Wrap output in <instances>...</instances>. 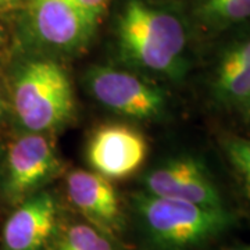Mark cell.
Instances as JSON below:
<instances>
[{
	"instance_id": "6da1fadb",
	"label": "cell",
	"mask_w": 250,
	"mask_h": 250,
	"mask_svg": "<svg viewBox=\"0 0 250 250\" xmlns=\"http://www.w3.org/2000/svg\"><path fill=\"white\" fill-rule=\"evenodd\" d=\"M118 49L125 62L168 78L187 71L188 32L175 13L129 0L118 18Z\"/></svg>"
},
{
	"instance_id": "7a4b0ae2",
	"label": "cell",
	"mask_w": 250,
	"mask_h": 250,
	"mask_svg": "<svg viewBox=\"0 0 250 250\" xmlns=\"http://www.w3.org/2000/svg\"><path fill=\"white\" fill-rule=\"evenodd\" d=\"M134 207L149 241L160 250H192L213 241L233 224L225 207L160 197L134 196Z\"/></svg>"
},
{
	"instance_id": "3957f363",
	"label": "cell",
	"mask_w": 250,
	"mask_h": 250,
	"mask_svg": "<svg viewBox=\"0 0 250 250\" xmlns=\"http://www.w3.org/2000/svg\"><path fill=\"white\" fill-rule=\"evenodd\" d=\"M13 103L20 123L31 132L52 131L74 114V92L65 71L57 62L35 60L18 72Z\"/></svg>"
},
{
	"instance_id": "277c9868",
	"label": "cell",
	"mask_w": 250,
	"mask_h": 250,
	"mask_svg": "<svg viewBox=\"0 0 250 250\" xmlns=\"http://www.w3.org/2000/svg\"><path fill=\"white\" fill-rule=\"evenodd\" d=\"M88 86L100 104L136 120H153L164 114V92L131 72L96 67L88 74Z\"/></svg>"
},
{
	"instance_id": "5b68a950",
	"label": "cell",
	"mask_w": 250,
	"mask_h": 250,
	"mask_svg": "<svg viewBox=\"0 0 250 250\" xmlns=\"http://www.w3.org/2000/svg\"><path fill=\"white\" fill-rule=\"evenodd\" d=\"M60 167L49 139L36 132L22 136L7 152L4 195L10 202H22L53 178Z\"/></svg>"
},
{
	"instance_id": "8992f818",
	"label": "cell",
	"mask_w": 250,
	"mask_h": 250,
	"mask_svg": "<svg viewBox=\"0 0 250 250\" xmlns=\"http://www.w3.org/2000/svg\"><path fill=\"white\" fill-rule=\"evenodd\" d=\"M143 185L154 196L223 207V199L205 166L193 157H178L150 171Z\"/></svg>"
},
{
	"instance_id": "52a82bcc",
	"label": "cell",
	"mask_w": 250,
	"mask_h": 250,
	"mask_svg": "<svg viewBox=\"0 0 250 250\" xmlns=\"http://www.w3.org/2000/svg\"><path fill=\"white\" fill-rule=\"evenodd\" d=\"M147 143L143 135L125 125H103L96 129L86 149L93 170L110 178H125L146 159Z\"/></svg>"
},
{
	"instance_id": "ba28073f",
	"label": "cell",
	"mask_w": 250,
	"mask_h": 250,
	"mask_svg": "<svg viewBox=\"0 0 250 250\" xmlns=\"http://www.w3.org/2000/svg\"><path fill=\"white\" fill-rule=\"evenodd\" d=\"M31 20L38 38L62 52L83 47L98 27L74 0H32Z\"/></svg>"
},
{
	"instance_id": "9c48e42d",
	"label": "cell",
	"mask_w": 250,
	"mask_h": 250,
	"mask_svg": "<svg viewBox=\"0 0 250 250\" xmlns=\"http://www.w3.org/2000/svg\"><path fill=\"white\" fill-rule=\"evenodd\" d=\"M65 188L71 203L90 225L107 236L121 231L120 199L107 177L96 171H72L65 179Z\"/></svg>"
},
{
	"instance_id": "30bf717a",
	"label": "cell",
	"mask_w": 250,
	"mask_h": 250,
	"mask_svg": "<svg viewBox=\"0 0 250 250\" xmlns=\"http://www.w3.org/2000/svg\"><path fill=\"white\" fill-rule=\"evenodd\" d=\"M57 205L47 193L31 195L11 213L1 231L0 250H43L53 236Z\"/></svg>"
},
{
	"instance_id": "8fae6325",
	"label": "cell",
	"mask_w": 250,
	"mask_h": 250,
	"mask_svg": "<svg viewBox=\"0 0 250 250\" xmlns=\"http://www.w3.org/2000/svg\"><path fill=\"white\" fill-rule=\"evenodd\" d=\"M211 96L225 107L245 106L250 98V28L225 46L210 82Z\"/></svg>"
},
{
	"instance_id": "7c38bea8",
	"label": "cell",
	"mask_w": 250,
	"mask_h": 250,
	"mask_svg": "<svg viewBox=\"0 0 250 250\" xmlns=\"http://www.w3.org/2000/svg\"><path fill=\"white\" fill-rule=\"evenodd\" d=\"M195 17L211 31H221L250 20V0H196Z\"/></svg>"
},
{
	"instance_id": "4fadbf2b",
	"label": "cell",
	"mask_w": 250,
	"mask_h": 250,
	"mask_svg": "<svg viewBox=\"0 0 250 250\" xmlns=\"http://www.w3.org/2000/svg\"><path fill=\"white\" fill-rule=\"evenodd\" d=\"M50 250H114L107 235L90 224L67 228Z\"/></svg>"
},
{
	"instance_id": "5bb4252c",
	"label": "cell",
	"mask_w": 250,
	"mask_h": 250,
	"mask_svg": "<svg viewBox=\"0 0 250 250\" xmlns=\"http://www.w3.org/2000/svg\"><path fill=\"white\" fill-rule=\"evenodd\" d=\"M224 150L250 200V139L228 138L224 143Z\"/></svg>"
},
{
	"instance_id": "9a60e30c",
	"label": "cell",
	"mask_w": 250,
	"mask_h": 250,
	"mask_svg": "<svg viewBox=\"0 0 250 250\" xmlns=\"http://www.w3.org/2000/svg\"><path fill=\"white\" fill-rule=\"evenodd\" d=\"M82 11L98 25L102 16L106 13L110 0H74Z\"/></svg>"
},
{
	"instance_id": "2e32d148",
	"label": "cell",
	"mask_w": 250,
	"mask_h": 250,
	"mask_svg": "<svg viewBox=\"0 0 250 250\" xmlns=\"http://www.w3.org/2000/svg\"><path fill=\"white\" fill-rule=\"evenodd\" d=\"M18 0H0V9H3V7H10V6H13V4H16Z\"/></svg>"
},
{
	"instance_id": "e0dca14e",
	"label": "cell",
	"mask_w": 250,
	"mask_h": 250,
	"mask_svg": "<svg viewBox=\"0 0 250 250\" xmlns=\"http://www.w3.org/2000/svg\"><path fill=\"white\" fill-rule=\"evenodd\" d=\"M243 110H245V114H246V117H248V120L250 121V98L249 100L245 103V106H243Z\"/></svg>"
},
{
	"instance_id": "ac0fdd59",
	"label": "cell",
	"mask_w": 250,
	"mask_h": 250,
	"mask_svg": "<svg viewBox=\"0 0 250 250\" xmlns=\"http://www.w3.org/2000/svg\"><path fill=\"white\" fill-rule=\"evenodd\" d=\"M4 114V104H3V100H1V96H0V118Z\"/></svg>"
},
{
	"instance_id": "d6986e66",
	"label": "cell",
	"mask_w": 250,
	"mask_h": 250,
	"mask_svg": "<svg viewBox=\"0 0 250 250\" xmlns=\"http://www.w3.org/2000/svg\"><path fill=\"white\" fill-rule=\"evenodd\" d=\"M1 43H3V32L0 29V47H1Z\"/></svg>"
},
{
	"instance_id": "ffe728a7",
	"label": "cell",
	"mask_w": 250,
	"mask_h": 250,
	"mask_svg": "<svg viewBox=\"0 0 250 250\" xmlns=\"http://www.w3.org/2000/svg\"><path fill=\"white\" fill-rule=\"evenodd\" d=\"M229 250H250V249H229Z\"/></svg>"
},
{
	"instance_id": "44dd1931",
	"label": "cell",
	"mask_w": 250,
	"mask_h": 250,
	"mask_svg": "<svg viewBox=\"0 0 250 250\" xmlns=\"http://www.w3.org/2000/svg\"><path fill=\"white\" fill-rule=\"evenodd\" d=\"M0 153H1V147H0Z\"/></svg>"
}]
</instances>
